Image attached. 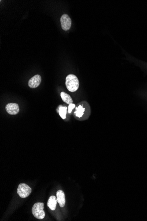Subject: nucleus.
<instances>
[{"label":"nucleus","mask_w":147,"mask_h":221,"mask_svg":"<svg viewBox=\"0 0 147 221\" xmlns=\"http://www.w3.org/2000/svg\"><path fill=\"white\" fill-rule=\"evenodd\" d=\"M66 86L70 92H76L79 87V81L76 76L73 74H70L66 78Z\"/></svg>","instance_id":"obj_1"},{"label":"nucleus","mask_w":147,"mask_h":221,"mask_svg":"<svg viewBox=\"0 0 147 221\" xmlns=\"http://www.w3.org/2000/svg\"><path fill=\"white\" fill-rule=\"evenodd\" d=\"M44 204L37 203L33 205L32 209V214L38 219H42L45 218V214L44 210Z\"/></svg>","instance_id":"obj_2"},{"label":"nucleus","mask_w":147,"mask_h":221,"mask_svg":"<svg viewBox=\"0 0 147 221\" xmlns=\"http://www.w3.org/2000/svg\"><path fill=\"white\" fill-rule=\"evenodd\" d=\"M31 193V189L28 185L24 183H21L17 189V193L19 196L22 198H26Z\"/></svg>","instance_id":"obj_3"},{"label":"nucleus","mask_w":147,"mask_h":221,"mask_svg":"<svg viewBox=\"0 0 147 221\" xmlns=\"http://www.w3.org/2000/svg\"><path fill=\"white\" fill-rule=\"evenodd\" d=\"M61 26L65 31L69 30L72 26V20L68 14H64L61 18Z\"/></svg>","instance_id":"obj_4"},{"label":"nucleus","mask_w":147,"mask_h":221,"mask_svg":"<svg viewBox=\"0 0 147 221\" xmlns=\"http://www.w3.org/2000/svg\"><path fill=\"white\" fill-rule=\"evenodd\" d=\"M41 82V76L36 75L30 79L28 81V86L31 89L37 88L40 85Z\"/></svg>","instance_id":"obj_5"},{"label":"nucleus","mask_w":147,"mask_h":221,"mask_svg":"<svg viewBox=\"0 0 147 221\" xmlns=\"http://www.w3.org/2000/svg\"><path fill=\"white\" fill-rule=\"evenodd\" d=\"M7 112L10 115H16L19 111V107L17 103H10L6 105L5 107Z\"/></svg>","instance_id":"obj_6"},{"label":"nucleus","mask_w":147,"mask_h":221,"mask_svg":"<svg viewBox=\"0 0 147 221\" xmlns=\"http://www.w3.org/2000/svg\"><path fill=\"white\" fill-rule=\"evenodd\" d=\"M57 202L60 206L63 208L65 205V193L62 190H58L57 193Z\"/></svg>","instance_id":"obj_7"},{"label":"nucleus","mask_w":147,"mask_h":221,"mask_svg":"<svg viewBox=\"0 0 147 221\" xmlns=\"http://www.w3.org/2000/svg\"><path fill=\"white\" fill-rule=\"evenodd\" d=\"M57 203V198H56L55 196H51L48 200L47 206L52 211H54L56 208Z\"/></svg>","instance_id":"obj_8"},{"label":"nucleus","mask_w":147,"mask_h":221,"mask_svg":"<svg viewBox=\"0 0 147 221\" xmlns=\"http://www.w3.org/2000/svg\"><path fill=\"white\" fill-rule=\"evenodd\" d=\"M61 97L62 100L64 102L70 105V104L73 103L72 99V97L70 96V95L68 94H67V93L65 92H62L61 93Z\"/></svg>","instance_id":"obj_9"},{"label":"nucleus","mask_w":147,"mask_h":221,"mask_svg":"<svg viewBox=\"0 0 147 221\" xmlns=\"http://www.w3.org/2000/svg\"><path fill=\"white\" fill-rule=\"evenodd\" d=\"M85 111V108H84L81 105H79L78 107L76 108V111L75 112L76 116L79 118H81L83 115L84 112Z\"/></svg>","instance_id":"obj_10"},{"label":"nucleus","mask_w":147,"mask_h":221,"mask_svg":"<svg viewBox=\"0 0 147 221\" xmlns=\"http://www.w3.org/2000/svg\"><path fill=\"white\" fill-rule=\"evenodd\" d=\"M67 110V107H63L61 106L59 108V114H60V116L63 119H65L66 118Z\"/></svg>","instance_id":"obj_11"},{"label":"nucleus","mask_w":147,"mask_h":221,"mask_svg":"<svg viewBox=\"0 0 147 221\" xmlns=\"http://www.w3.org/2000/svg\"><path fill=\"white\" fill-rule=\"evenodd\" d=\"M75 104H74L73 103L70 104L68 106V113H69V114L72 113L73 109L75 108Z\"/></svg>","instance_id":"obj_12"}]
</instances>
